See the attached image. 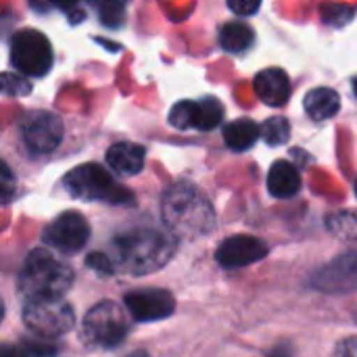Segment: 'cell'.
Returning a JSON list of instances; mask_svg holds the SVG:
<instances>
[{"label": "cell", "instance_id": "cell-1", "mask_svg": "<svg viewBox=\"0 0 357 357\" xmlns=\"http://www.w3.org/2000/svg\"><path fill=\"white\" fill-rule=\"evenodd\" d=\"M176 234L155 228H132L111 241V261L115 272L144 276L161 270L176 253Z\"/></svg>", "mask_w": 357, "mask_h": 357}, {"label": "cell", "instance_id": "cell-2", "mask_svg": "<svg viewBox=\"0 0 357 357\" xmlns=\"http://www.w3.org/2000/svg\"><path fill=\"white\" fill-rule=\"evenodd\" d=\"M161 215L167 230L180 238H199L215 228V213L207 197L190 182H178L165 190Z\"/></svg>", "mask_w": 357, "mask_h": 357}, {"label": "cell", "instance_id": "cell-3", "mask_svg": "<svg viewBox=\"0 0 357 357\" xmlns=\"http://www.w3.org/2000/svg\"><path fill=\"white\" fill-rule=\"evenodd\" d=\"M73 284V270L46 249L27 253L19 274L17 293L25 303L40 299H63Z\"/></svg>", "mask_w": 357, "mask_h": 357}, {"label": "cell", "instance_id": "cell-4", "mask_svg": "<svg viewBox=\"0 0 357 357\" xmlns=\"http://www.w3.org/2000/svg\"><path fill=\"white\" fill-rule=\"evenodd\" d=\"M65 188L82 201H105L111 205H130L132 192L115 184L113 176L98 163H84L65 176Z\"/></svg>", "mask_w": 357, "mask_h": 357}, {"label": "cell", "instance_id": "cell-5", "mask_svg": "<svg viewBox=\"0 0 357 357\" xmlns=\"http://www.w3.org/2000/svg\"><path fill=\"white\" fill-rule=\"evenodd\" d=\"M130 335V318L115 301L94 305L82 324V341L92 349H115Z\"/></svg>", "mask_w": 357, "mask_h": 357}, {"label": "cell", "instance_id": "cell-6", "mask_svg": "<svg viewBox=\"0 0 357 357\" xmlns=\"http://www.w3.org/2000/svg\"><path fill=\"white\" fill-rule=\"evenodd\" d=\"M23 324L33 337L54 341L73 328L75 314L73 307L63 299H40L25 303Z\"/></svg>", "mask_w": 357, "mask_h": 357}, {"label": "cell", "instance_id": "cell-7", "mask_svg": "<svg viewBox=\"0 0 357 357\" xmlns=\"http://www.w3.org/2000/svg\"><path fill=\"white\" fill-rule=\"evenodd\" d=\"M10 61L25 75H46L52 67V48L48 38L38 29H21L10 42Z\"/></svg>", "mask_w": 357, "mask_h": 357}, {"label": "cell", "instance_id": "cell-8", "mask_svg": "<svg viewBox=\"0 0 357 357\" xmlns=\"http://www.w3.org/2000/svg\"><path fill=\"white\" fill-rule=\"evenodd\" d=\"M42 238L46 245L63 253H77L90 238V226L82 213L65 211L44 230Z\"/></svg>", "mask_w": 357, "mask_h": 357}, {"label": "cell", "instance_id": "cell-9", "mask_svg": "<svg viewBox=\"0 0 357 357\" xmlns=\"http://www.w3.org/2000/svg\"><path fill=\"white\" fill-rule=\"evenodd\" d=\"M128 314L136 322H157L165 320L176 310V299L169 291L163 289H140L130 291L123 297Z\"/></svg>", "mask_w": 357, "mask_h": 357}, {"label": "cell", "instance_id": "cell-10", "mask_svg": "<svg viewBox=\"0 0 357 357\" xmlns=\"http://www.w3.org/2000/svg\"><path fill=\"white\" fill-rule=\"evenodd\" d=\"M23 140L31 153H52L63 140V123L54 113L36 111L23 121Z\"/></svg>", "mask_w": 357, "mask_h": 357}, {"label": "cell", "instance_id": "cell-11", "mask_svg": "<svg viewBox=\"0 0 357 357\" xmlns=\"http://www.w3.org/2000/svg\"><path fill=\"white\" fill-rule=\"evenodd\" d=\"M312 287L324 293H351L357 289V251H349L322 266L312 276Z\"/></svg>", "mask_w": 357, "mask_h": 357}, {"label": "cell", "instance_id": "cell-12", "mask_svg": "<svg viewBox=\"0 0 357 357\" xmlns=\"http://www.w3.org/2000/svg\"><path fill=\"white\" fill-rule=\"evenodd\" d=\"M266 255H268V245L249 234H234V236L226 238L215 251L218 264L226 270L257 264Z\"/></svg>", "mask_w": 357, "mask_h": 357}, {"label": "cell", "instance_id": "cell-13", "mask_svg": "<svg viewBox=\"0 0 357 357\" xmlns=\"http://www.w3.org/2000/svg\"><path fill=\"white\" fill-rule=\"evenodd\" d=\"M255 94L268 107H282L291 98V79L278 67H268L259 71L253 79Z\"/></svg>", "mask_w": 357, "mask_h": 357}, {"label": "cell", "instance_id": "cell-14", "mask_svg": "<svg viewBox=\"0 0 357 357\" xmlns=\"http://www.w3.org/2000/svg\"><path fill=\"white\" fill-rule=\"evenodd\" d=\"M144 149L134 142H117L107 151V163L119 176H136L144 167Z\"/></svg>", "mask_w": 357, "mask_h": 357}, {"label": "cell", "instance_id": "cell-15", "mask_svg": "<svg viewBox=\"0 0 357 357\" xmlns=\"http://www.w3.org/2000/svg\"><path fill=\"white\" fill-rule=\"evenodd\" d=\"M268 190L276 199H291L301 190V176L289 161H276L268 172Z\"/></svg>", "mask_w": 357, "mask_h": 357}, {"label": "cell", "instance_id": "cell-16", "mask_svg": "<svg viewBox=\"0 0 357 357\" xmlns=\"http://www.w3.org/2000/svg\"><path fill=\"white\" fill-rule=\"evenodd\" d=\"M303 107L314 121H326L339 113L341 98L333 88H314L305 94Z\"/></svg>", "mask_w": 357, "mask_h": 357}, {"label": "cell", "instance_id": "cell-17", "mask_svg": "<svg viewBox=\"0 0 357 357\" xmlns=\"http://www.w3.org/2000/svg\"><path fill=\"white\" fill-rule=\"evenodd\" d=\"M261 136V128L251 119H236L224 128V142L230 151L245 153L249 151Z\"/></svg>", "mask_w": 357, "mask_h": 357}, {"label": "cell", "instance_id": "cell-18", "mask_svg": "<svg viewBox=\"0 0 357 357\" xmlns=\"http://www.w3.org/2000/svg\"><path fill=\"white\" fill-rule=\"evenodd\" d=\"M253 44V29L243 21H230L220 29V46L226 52H245Z\"/></svg>", "mask_w": 357, "mask_h": 357}, {"label": "cell", "instance_id": "cell-19", "mask_svg": "<svg viewBox=\"0 0 357 357\" xmlns=\"http://www.w3.org/2000/svg\"><path fill=\"white\" fill-rule=\"evenodd\" d=\"M224 119V105L213 98L207 96L199 102H195L192 107V128L201 130V132H209L213 128H218Z\"/></svg>", "mask_w": 357, "mask_h": 357}, {"label": "cell", "instance_id": "cell-20", "mask_svg": "<svg viewBox=\"0 0 357 357\" xmlns=\"http://www.w3.org/2000/svg\"><path fill=\"white\" fill-rule=\"evenodd\" d=\"M96 10L100 21L107 27H119L123 23V8L128 0H88Z\"/></svg>", "mask_w": 357, "mask_h": 357}, {"label": "cell", "instance_id": "cell-21", "mask_svg": "<svg viewBox=\"0 0 357 357\" xmlns=\"http://www.w3.org/2000/svg\"><path fill=\"white\" fill-rule=\"evenodd\" d=\"M261 136L270 146H280L291 138V123L287 117H270L264 128H261Z\"/></svg>", "mask_w": 357, "mask_h": 357}, {"label": "cell", "instance_id": "cell-22", "mask_svg": "<svg viewBox=\"0 0 357 357\" xmlns=\"http://www.w3.org/2000/svg\"><path fill=\"white\" fill-rule=\"evenodd\" d=\"M328 230L341 238L357 241V213H337L328 218Z\"/></svg>", "mask_w": 357, "mask_h": 357}, {"label": "cell", "instance_id": "cell-23", "mask_svg": "<svg viewBox=\"0 0 357 357\" xmlns=\"http://www.w3.org/2000/svg\"><path fill=\"white\" fill-rule=\"evenodd\" d=\"M351 17H354V8L347 4H324L322 6V19L328 25L343 27L351 21Z\"/></svg>", "mask_w": 357, "mask_h": 357}, {"label": "cell", "instance_id": "cell-24", "mask_svg": "<svg viewBox=\"0 0 357 357\" xmlns=\"http://www.w3.org/2000/svg\"><path fill=\"white\" fill-rule=\"evenodd\" d=\"M192 107L195 100H180L172 107L169 111V123L178 130H188L192 128Z\"/></svg>", "mask_w": 357, "mask_h": 357}, {"label": "cell", "instance_id": "cell-25", "mask_svg": "<svg viewBox=\"0 0 357 357\" xmlns=\"http://www.w3.org/2000/svg\"><path fill=\"white\" fill-rule=\"evenodd\" d=\"M2 90H4V94L23 96V94H29V90H31V84H27V79H25V77H19V75L4 73V75H2Z\"/></svg>", "mask_w": 357, "mask_h": 357}, {"label": "cell", "instance_id": "cell-26", "mask_svg": "<svg viewBox=\"0 0 357 357\" xmlns=\"http://www.w3.org/2000/svg\"><path fill=\"white\" fill-rule=\"evenodd\" d=\"M27 345H25V349L31 354L33 357H52L56 356V345L52 343V341H48V339H40V337H36V339H27L25 341Z\"/></svg>", "mask_w": 357, "mask_h": 357}, {"label": "cell", "instance_id": "cell-27", "mask_svg": "<svg viewBox=\"0 0 357 357\" xmlns=\"http://www.w3.org/2000/svg\"><path fill=\"white\" fill-rule=\"evenodd\" d=\"M86 266H88L90 270L98 272L100 276H109V274H113V272H115L111 257H109V255H105V253H90V255L86 257Z\"/></svg>", "mask_w": 357, "mask_h": 357}, {"label": "cell", "instance_id": "cell-28", "mask_svg": "<svg viewBox=\"0 0 357 357\" xmlns=\"http://www.w3.org/2000/svg\"><path fill=\"white\" fill-rule=\"evenodd\" d=\"M261 0H228V8L238 17H251L259 10Z\"/></svg>", "mask_w": 357, "mask_h": 357}, {"label": "cell", "instance_id": "cell-29", "mask_svg": "<svg viewBox=\"0 0 357 357\" xmlns=\"http://www.w3.org/2000/svg\"><path fill=\"white\" fill-rule=\"evenodd\" d=\"M335 357H357V337L343 339L335 349Z\"/></svg>", "mask_w": 357, "mask_h": 357}, {"label": "cell", "instance_id": "cell-30", "mask_svg": "<svg viewBox=\"0 0 357 357\" xmlns=\"http://www.w3.org/2000/svg\"><path fill=\"white\" fill-rule=\"evenodd\" d=\"M0 357H29V351L23 349V347H17V345L4 343V345L0 347Z\"/></svg>", "mask_w": 357, "mask_h": 357}, {"label": "cell", "instance_id": "cell-31", "mask_svg": "<svg viewBox=\"0 0 357 357\" xmlns=\"http://www.w3.org/2000/svg\"><path fill=\"white\" fill-rule=\"evenodd\" d=\"M50 2L59 8H71V6H75L77 0H50Z\"/></svg>", "mask_w": 357, "mask_h": 357}, {"label": "cell", "instance_id": "cell-32", "mask_svg": "<svg viewBox=\"0 0 357 357\" xmlns=\"http://www.w3.org/2000/svg\"><path fill=\"white\" fill-rule=\"evenodd\" d=\"M126 357H149V354L146 351H134V354H130V356Z\"/></svg>", "mask_w": 357, "mask_h": 357}, {"label": "cell", "instance_id": "cell-33", "mask_svg": "<svg viewBox=\"0 0 357 357\" xmlns=\"http://www.w3.org/2000/svg\"><path fill=\"white\" fill-rule=\"evenodd\" d=\"M351 84H354V94H356V98H357V75L354 77V82H351Z\"/></svg>", "mask_w": 357, "mask_h": 357}, {"label": "cell", "instance_id": "cell-34", "mask_svg": "<svg viewBox=\"0 0 357 357\" xmlns=\"http://www.w3.org/2000/svg\"><path fill=\"white\" fill-rule=\"evenodd\" d=\"M356 197H357V180H356Z\"/></svg>", "mask_w": 357, "mask_h": 357}]
</instances>
